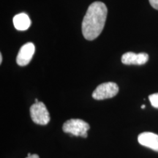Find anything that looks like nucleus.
Here are the masks:
<instances>
[{
  "label": "nucleus",
  "instance_id": "nucleus-4",
  "mask_svg": "<svg viewBox=\"0 0 158 158\" xmlns=\"http://www.w3.org/2000/svg\"><path fill=\"white\" fill-rule=\"evenodd\" d=\"M118 92V85L114 82H106L99 85L92 93L94 100H102L115 97Z\"/></svg>",
  "mask_w": 158,
  "mask_h": 158
},
{
  "label": "nucleus",
  "instance_id": "nucleus-2",
  "mask_svg": "<svg viewBox=\"0 0 158 158\" xmlns=\"http://www.w3.org/2000/svg\"><path fill=\"white\" fill-rule=\"evenodd\" d=\"M89 129V124L79 118L69 119L65 122L62 126V130L64 133L83 138H87V131Z\"/></svg>",
  "mask_w": 158,
  "mask_h": 158
},
{
  "label": "nucleus",
  "instance_id": "nucleus-5",
  "mask_svg": "<svg viewBox=\"0 0 158 158\" xmlns=\"http://www.w3.org/2000/svg\"><path fill=\"white\" fill-rule=\"evenodd\" d=\"M35 47L32 43H26L20 48L16 57V62L19 66H26L31 62L35 54Z\"/></svg>",
  "mask_w": 158,
  "mask_h": 158
},
{
  "label": "nucleus",
  "instance_id": "nucleus-11",
  "mask_svg": "<svg viewBox=\"0 0 158 158\" xmlns=\"http://www.w3.org/2000/svg\"><path fill=\"white\" fill-rule=\"evenodd\" d=\"M26 158H40V157L37 155H36V154H34V155H31L29 157H27Z\"/></svg>",
  "mask_w": 158,
  "mask_h": 158
},
{
  "label": "nucleus",
  "instance_id": "nucleus-3",
  "mask_svg": "<svg viewBox=\"0 0 158 158\" xmlns=\"http://www.w3.org/2000/svg\"><path fill=\"white\" fill-rule=\"evenodd\" d=\"M30 116L35 124L46 125L50 122V114L43 102L34 103L30 108Z\"/></svg>",
  "mask_w": 158,
  "mask_h": 158
},
{
  "label": "nucleus",
  "instance_id": "nucleus-8",
  "mask_svg": "<svg viewBox=\"0 0 158 158\" xmlns=\"http://www.w3.org/2000/svg\"><path fill=\"white\" fill-rule=\"evenodd\" d=\"M13 25L17 30L25 31L31 26V20L26 13H20L13 18Z\"/></svg>",
  "mask_w": 158,
  "mask_h": 158
},
{
  "label": "nucleus",
  "instance_id": "nucleus-14",
  "mask_svg": "<svg viewBox=\"0 0 158 158\" xmlns=\"http://www.w3.org/2000/svg\"><path fill=\"white\" fill-rule=\"evenodd\" d=\"M146 108V106H144V105H142L141 106V108Z\"/></svg>",
  "mask_w": 158,
  "mask_h": 158
},
{
  "label": "nucleus",
  "instance_id": "nucleus-1",
  "mask_svg": "<svg viewBox=\"0 0 158 158\" xmlns=\"http://www.w3.org/2000/svg\"><path fill=\"white\" fill-rule=\"evenodd\" d=\"M107 14V7L101 2H95L89 6L82 22V33L85 39L93 40L100 35Z\"/></svg>",
  "mask_w": 158,
  "mask_h": 158
},
{
  "label": "nucleus",
  "instance_id": "nucleus-12",
  "mask_svg": "<svg viewBox=\"0 0 158 158\" xmlns=\"http://www.w3.org/2000/svg\"><path fill=\"white\" fill-rule=\"evenodd\" d=\"M2 55L1 54H0V64H2Z\"/></svg>",
  "mask_w": 158,
  "mask_h": 158
},
{
  "label": "nucleus",
  "instance_id": "nucleus-13",
  "mask_svg": "<svg viewBox=\"0 0 158 158\" xmlns=\"http://www.w3.org/2000/svg\"><path fill=\"white\" fill-rule=\"evenodd\" d=\"M37 102H39L38 100H37V99H35V103H37Z\"/></svg>",
  "mask_w": 158,
  "mask_h": 158
},
{
  "label": "nucleus",
  "instance_id": "nucleus-9",
  "mask_svg": "<svg viewBox=\"0 0 158 158\" xmlns=\"http://www.w3.org/2000/svg\"><path fill=\"white\" fill-rule=\"evenodd\" d=\"M149 99L152 106L156 108H158V93L151 94L149 95Z\"/></svg>",
  "mask_w": 158,
  "mask_h": 158
},
{
  "label": "nucleus",
  "instance_id": "nucleus-6",
  "mask_svg": "<svg viewBox=\"0 0 158 158\" xmlns=\"http://www.w3.org/2000/svg\"><path fill=\"white\" fill-rule=\"evenodd\" d=\"M149 60V55L146 53L135 54L133 52H127L122 56V62L124 64L142 65L146 64Z\"/></svg>",
  "mask_w": 158,
  "mask_h": 158
},
{
  "label": "nucleus",
  "instance_id": "nucleus-7",
  "mask_svg": "<svg viewBox=\"0 0 158 158\" xmlns=\"http://www.w3.org/2000/svg\"><path fill=\"white\" fill-rule=\"evenodd\" d=\"M138 141L141 145L158 152V135L151 132H144L138 135Z\"/></svg>",
  "mask_w": 158,
  "mask_h": 158
},
{
  "label": "nucleus",
  "instance_id": "nucleus-10",
  "mask_svg": "<svg viewBox=\"0 0 158 158\" xmlns=\"http://www.w3.org/2000/svg\"><path fill=\"white\" fill-rule=\"evenodd\" d=\"M150 5L153 8L158 10V0H149Z\"/></svg>",
  "mask_w": 158,
  "mask_h": 158
}]
</instances>
